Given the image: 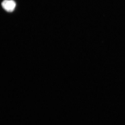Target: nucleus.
<instances>
[{
	"label": "nucleus",
	"instance_id": "f257e3e1",
	"mask_svg": "<svg viewBox=\"0 0 125 125\" xmlns=\"http://www.w3.org/2000/svg\"><path fill=\"white\" fill-rule=\"evenodd\" d=\"M1 5L6 11L11 12L15 8L16 3L13 0H4L1 3Z\"/></svg>",
	"mask_w": 125,
	"mask_h": 125
}]
</instances>
